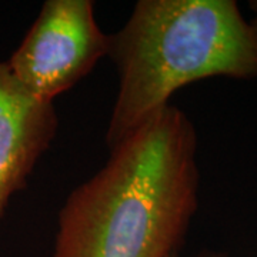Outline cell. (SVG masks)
<instances>
[{"instance_id":"52a82bcc","label":"cell","mask_w":257,"mask_h":257,"mask_svg":"<svg viewBox=\"0 0 257 257\" xmlns=\"http://www.w3.org/2000/svg\"><path fill=\"white\" fill-rule=\"evenodd\" d=\"M175 257H176V256H175Z\"/></svg>"},{"instance_id":"6da1fadb","label":"cell","mask_w":257,"mask_h":257,"mask_svg":"<svg viewBox=\"0 0 257 257\" xmlns=\"http://www.w3.org/2000/svg\"><path fill=\"white\" fill-rule=\"evenodd\" d=\"M197 133L167 104L59 213L53 257H175L199 204Z\"/></svg>"},{"instance_id":"7a4b0ae2","label":"cell","mask_w":257,"mask_h":257,"mask_svg":"<svg viewBox=\"0 0 257 257\" xmlns=\"http://www.w3.org/2000/svg\"><path fill=\"white\" fill-rule=\"evenodd\" d=\"M109 55L119 73L106 132L113 149L190 83L257 79V25L234 0H140Z\"/></svg>"},{"instance_id":"8992f818","label":"cell","mask_w":257,"mask_h":257,"mask_svg":"<svg viewBox=\"0 0 257 257\" xmlns=\"http://www.w3.org/2000/svg\"><path fill=\"white\" fill-rule=\"evenodd\" d=\"M206 257H220V256H213V254H210V256H206Z\"/></svg>"},{"instance_id":"3957f363","label":"cell","mask_w":257,"mask_h":257,"mask_svg":"<svg viewBox=\"0 0 257 257\" xmlns=\"http://www.w3.org/2000/svg\"><path fill=\"white\" fill-rule=\"evenodd\" d=\"M109 52L110 36L99 28L90 0H47L6 63L33 96L53 101Z\"/></svg>"},{"instance_id":"277c9868","label":"cell","mask_w":257,"mask_h":257,"mask_svg":"<svg viewBox=\"0 0 257 257\" xmlns=\"http://www.w3.org/2000/svg\"><path fill=\"white\" fill-rule=\"evenodd\" d=\"M57 130L53 101L37 99L0 62V219Z\"/></svg>"},{"instance_id":"5b68a950","label":"cell","mask_w":257,"mask_h":257,"mask_svg":"<svg viewBox=\"0 0 257 257\" xmlns=\"http://www.w3.org/2000/svg\"><path fill=\"white\" fill-rule=\"evenodd\" d=\"M248 8H250L251 13H253V18H251V20H253V22L257 25V0H251V2L248 3Z\"/></svg>"}]
</instances>
